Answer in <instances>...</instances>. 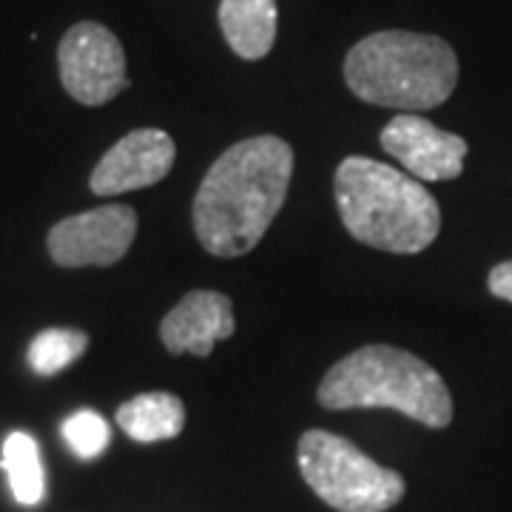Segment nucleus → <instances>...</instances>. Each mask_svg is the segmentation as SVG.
I'll use <instances>...</instances> for the list:
<instances>
[{
  "mask_svg": "<svg viewBox=\"0 0 512 512\" xmlns=\"http://www.w3.org/2000/svg\"><path fill=\"white\" fill-rule=\"evenodd\" d=\"M293 148L274 134L242 140L217 157L194 197V234L211 256H242L285 205Z\"/></svg>",
  "mask_w": 512,
  "mask_h": 512,
  "instance_id": "nucleus-1",
  "label": "nucleus"
},
{
  "mask_svg": "<svg viewBox=\"0 0 512 512\" xmlns=\"http://www.w3.org/2000/svg\"><path fill=\"white\" fill-rule=\"evenodd\" d=\"M336 205L350 237L387 254H419L441 231L436 197L393 165L348 157L336 168Z\"/></svg>",
  "mask_w": 512,
  "mask_h": 512,
  "instance_id": "nucleus-2",
  "label": "nucleus"
},
{
  "mask_svg": "<svg viewBox=\"0 0 512 512\" xmlns=\"http://www.w3.org/2000/svg\"><path fill=\"white\" fill-rule=\"evenodd\" d=\"M348 89L370 106L427 111L456 92L458 57L447 40L419 32H376L345 57Z\"/></svg>",
  "mask_w": 512,
  "mask_h": 512,
  "instance_id": "nucleus-3",
  "label": "nucleus"
},
{
  "mask_svg": "<svg viewBox=\"0 0 512 512\" xmlns=\"http://www.w3.org/2000/svg\"><path fill=\"white\" fill-rule=\"evenodd\" d=\"M316 399L328 410H399L433 430L453 421V399L439 370L393 345H365L339 359L325 373Z\"/></svg>",
  "mask_w": 512,
  "mask_h": 512,
  "instance_id": "nucleus-4",
  "label": "nucleus"
},
{
  "mask_svg": "<svg viewBox=\"0 0 512 512\" xmlns=\"http://www.w3.org/2000/svg\"><path fill=\"white\" fill-rule=\"evenodd\" d=\"M299 470L313 493L339 512H387L404 495V478L328 430L299 439Z\"/></svg>",
  "mask_w": 512,
  "mask_h": 512,
  "instance_id": "nucleus-5",
  "label": "nucleus"
},
{
  "mask_svg": "<svg viewBox=\"0 0 512 512\" xmlns=\"http://www.w3.org/2000/svg\"><path fill=\"white\" fill-rule=\"evenodd\" d=\"M60 83L83 106H106L128 89L126 52L103 23L80 20L57 46Z\"/></svg>",
  "mask_w": 512,
  "mask_h": 512,
  "instance_id": "nucleus-6",
  "label": "nucleus"
},
{
  "mask_svg": "<svg viewBox=\"0 0 512 512\" xmlns=\"http://www.w3.org/2000/svg\"><path fill=\"white\" fill-rule=\"evenodd\" d=\"M137 237V214L128 205H103L60 220L49 231V256L60 268H109L128 254Z\"/></svg>",
  "mask_w": 512,
  "mask_h": 512,
  "instance_id": "nucleus-7",
  "label": "nucleus"
},
{
  "mask_svg": "<svg viewBox=\"0 0 512 512\" xmlns=\"http://www.w3.org/2000/svg\"><path fill=\"white\" fill-rule=\"evenodd\" d=\"M382 148L404 165L416 180L444 183L456 180L464 171L467 140L453 131L433 126L419 114H396L382 128Z\"/></svg>",
  "mask_w": 512,
  "mask_h": 512,
  "instance_id": "nucleus-8",
  "label": "nucleus"
},
{
  "mask_svg": "<svg viewBox=\"0 0 512 512\" xmlns=\"http://www.w3.org/2000/svg\"><path fill=\"white\" fill-rule=\"evenodd\" d=\"M177 160V146L163 128H137L103 154L92 171V191L97 197H117L140 191L168 177Z\"/></svg>",
  "mask_w": 512,
  "mask_h": 512,
  "instance_id": "nucleus-9",
  "label": "nucleus"
},
{
  "mask_svg": "<svg viewBox=\"0 0 512 512\" xmlns=\"http://www.w3.org/2000/svg\"><path fill=\"white\" fill-rule=\"evenodd\" d=\"M234 305L220 291H191L174 305L160 325V339L168 353L211 356L217 342L234 336Z\"/></svg>",
  "mask_w": 512,
  "mask_h": 512,
  "instance_id": "nucleus-10",
  "label": "nucleus"
},
{
  "mask_svg": "<svg viewBox=\"0 0 512 512\" xmlns=\"http://www.w3.org/2000/svg\"><path fill=\"white\" fill-rule=\"evenodd\" d=\"M220 29L234 55L262 60L274 49L276 0H222Z\"/></svg>",
  "mask_w": 512,
  "mask_h": 512,
  "instance_id": "nucleus-11",
  "label": "nucleus"
},
{
  "mask_svg": "<svg viewBox=\"0 0 512 512\" xmlns=\"http://www.w3.org/2000/svg\"><path fill=\"white\" fill-rule=\"evenodd\" d=\"M117 424L140 444L177 439L183 433L185 404L180 396L163 393V390L143 393V396H134L126 404H120Z\"/></svg>",
  "mask_w": 512,
  "mask_h": 512,
  "instance_id": "nucleus-12",
  "label": "nucleus"
},
{
  "mask_svg": "<svg viewBox=\"0 0 512 512\" xmlns=\"http://www.w3.org/2000/svg\"><path fill=\"white\" fill-rule=\"evenodd\" d=\"M0 467L9 478V487L15 501L23 507H35L46 495V473H43V461H40V447L35 436L15 430L3 441V456Z\"/></svg>",
  "mask_w": 512,
  "mask_h": 512,
  "instance_id": "nucleus-13",
  "label": "nucleus"
},
{
  "mask_svg": "<svg viewBox=\"0 0 512 512\" xmlns=\"http://www.w3.org/2000/svg\"><path fill=\"white\" fill-rule=\"evenodd\" d=\"M89 348V336L83 330L49 328L37 333L29 345V365L37 376H57L74 365Z\"/></svg>",
  "mask_w": 512,
  "mask_h": 512,
  "instance_id": "nucleus-14",
  "label": "nucleus"
},
{
  "mask_svg": "<svg viewBox=\"0 0 512 512\" xmlns=\"http://www.w3.org/2000/svg\"><path fill=\"white\" fill-rule=\"evenodd\" d=\"M63 439L77 458H97L111 441L109 421L94 410H77L63 421Z\"/></svg>",
  "mask_w": 512,
  "mask_h": 512,
  "instance_id": "nucleus-15",
  "label": "nucleus"
},
{
  "mask_svg": "<svg viewBox=\"0 0 512 512\" xmlns=\"http://www.w3.org/2000/svg\"><path fill=\"white\" fill-rule=\"evenodd\" d=\"M487 285H490V293H493V296L512 302V259L510 262H501V265H495L493 271H490Z\"/></svg>",
  "mask_w": 512,
  "mask_h": 512,
  "instance_id": "nucleus-16",
  "label": "nucleus"
}]
</instances>
